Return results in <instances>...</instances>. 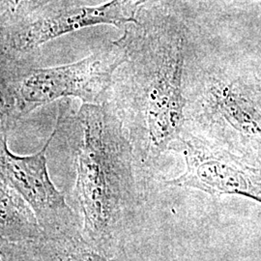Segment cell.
Wrapping results in <instances>:
<instances>
[{"label": "cell", "instance_id": "ba28073f", "mask_svg": "<svg viewBox=\"0 0 261 261\" xmlns=\"http://www.w3.org/2000/svg\"><path fill=\"white\" fill-rule=\"evenodd\" d=\"M1 261H130L125 247L110 252L89 241L82 229L25 242H0Z\"/></svg>", "mask_w": 261, "mask_h": 261}, {"label": "cell", "instance_id": "277c9868", "mask_svg": "<svg viewBox=\"0 0 261 261\" xmlns=\"http://www.w3.org/2000/svg\"><path fill=\"white\" fill-rule=\"evenodd\" d=\"M199 123L212 141L239 154L261 153V85L252 75L216 74L200 94Z\"/></svg>", "mask_w": 261, "mask_h": 261}, {"label": "cell", "instance_id": "7a4b0ae2", "mask_svg": "<svg viewBox=\"0 0 261 261\" xmlns=\"http://www.w3.org/2000/svg\"><path fill=\"white\" fill-rule=\"evenodd\" d=\"M133 109L142 162L172 149L184 132V36L163 25L134 42L128 34Z\"/></svg>", "mask_w": 261, "mask_h": 261}, {"label": "cell", "instance_id": "8992f818", "mask_svg": "<svg viewBox=\"0 0 261 261\" xmlns=\"http://www.w3.org/2000/svg\"><path fill=\"white\" fill-rule=\"evenodd\" d=\"M57 133H51L43 148L36 154L20 156L8 147L6 130H1V181L13 187L31 206L47 235L68 233L80 229L72 208L64 195L56 189L48 175L47 150Z\"/></svg>", "mask_w": 261, "mask_h": 261}, {"label": "cell", "instance_id": "52a82bcc", "mask_svg": "<svg viewBox=\"0 0 261 261\" xmlns=\"http://www.w3.org/2000/svg\"><path fill=\"white\" fill-rule=\"evenodd\" d=\"M149 0H111L98 6L64 10L35 21L27 22L6 35L2 49L10 55H25L48 41L83 28L111 24L121 28L136 19L140 6Z\"/></svg>", "mask_w": 261, "mask_h": 261}, {"label": "cell", "instance_id": "3957f363", "mask_svg": "<svg viewBox=\"0 0 261 261\" xmlns=\"http://www.w3.org/2000/svg\"><path fill=\"white\" fill-rule=\"evenodd\" d=\"M128 57L129 41L125 34L80 61L29 69L2 77V130H7L38 108L60 98L74 97L83 103H103L114 73Z\"/></svg>", "mask_w": 261, "mask_h": 261}, {"label": "cell", "instance_id": "30bf717a", "mask_svg": "<svg viewBox=\"0 0 261 261\" xmlns=\"http://www.w3.org/2000/svg\"><path fill=\"white\" fill-rule=\"evenodd\" d=\"M53 0H2V12L10 18L27 16Z\"/></svg>", "mask_w": 261, "mask_h": 261}, {"label": "cell", "instance_id": "9c48e42d", "mask_svg": "<svg viewBox=\"0 0 261 261\" xmlns=\"http://www.w3.org/2000/svg\"><path fill=\"white\" fill-rule=\"evenodd\" d=\"M0 211L1 242L32 241L46 234L28 201L4 181L0 186Z\"/></svg>", "mask_w": 261, "mask_h": 261}, {"label": "cell", "instance_id": "5b68a950", "mask_svg": "<svg viewBox=\"0 0 261 261\" xmlns=\"http://www.w3.org/2000/svg\"><path fill=\"white\" fill-rule=\"evenodd\" d=\"M171 150L183 154L186 170L165 185L196 189L216 197L240 195L261 202L260 155L235 153L186 130Z\"/></svg>", "mask_w": 261, "mask_h": 261}, {"label": "cell", "instance_id": "6da1fadb", "mask_svg": "<svg viewBox=\"0 0 261 261\" xmlns=\"http://www.w3.org/2000/svg\"><path fill=\"white\" fill-rule=\"evenodd\" d=\"M77 121L83 138L74 194L82 231L100 248L117 251L141 205L134 147L121 120L103 103H83Z\"/></svg>", "mask_w": 261, "mask_h": 261}]
</instances>
